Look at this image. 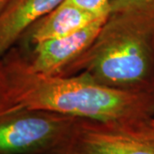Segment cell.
<instances>
[{
  "label": "cell",
  "instance_id": "1",
  "mask_svg": "<svg viewBox=\"0 0 154 154\" xmlns=\"http://www.w3.org/2000/svg\"><path fill=\"white\" fill-rule=\"evenodd\" d=\"M5 56L10 94L17 108L57 112L122 130L136 129L154 117V91L110 88L82 74L42 75L19 51L11 49Z\"/></svg>",
  "mask_w": 154,
  "mask_h": 154
},
{
  "label": "cell",
  "instance_id": "2",
  "mask_svg": "<svg viewBox=\"0 0 154 154\" xmlns=\"http://www.w3.org/2000/svg\"><path fill=\"white\" fill-rule=\"evenodd\" d=\"M78 74L110 88L154 91V29L110 14L94 43L59 75Z\"/></svg>",
  "mask_w": 154,
  "mask_h": 154
},
{
  "label": "cell",
  "instance_id": "3",
  "mask_svg": "<svg viewBox=\"0 0 154 154\" xmlns=\"http://www.w3.org/2000/svg\"><path fill=\"white\" fill-rule=\"evenodd\" d=\"M81 119L17 109L0 116V154H45L70 143Z\"/></svg>",
  "mask_w": 154,
  "mask_h": 154
},
{
  "label": "cell",
  "instance_id": "4",
  "mask_svg": "<svg viewBox=\"0 0 154 154\" xmlns=\"http://www.w3.org/2000/svg\"><path fill=\"white\" fill-rule=\"evenodd\" d=\"M109 16L110 14L99 17L69 35L34 45L32 57L28 59L31 69L42 75H59L94 43Z\"/></svg>",
  "mask_w": 154,
  "mask_h": 154
},
{
  "label": "cell",
  "instance_id": "5",
  "mask_svg": "<svg viewBox=\"0 0 154 154\" xmlns=\"http://www.w3.org/2000/svg\"><path fill=\"white\" fill-rule=\"evenodd\" d=\"M72 146L82 154H154V140L97 122L81 119Z\"/></svg>",
  "mask_w": 154,
  "mask_h": 154
},
{
  "label": "cell",
  "instance_id": "6",
  "mask_svg": "<svg viewBox=\"0 0 154 154\" xmlns=\"http://www.w3.org/2000/svg\"><path fill=\"white\" fill-rule=\"evenodd\" d=\"M64 0H10L0 13V59L29 28Z\"/></svg>",
  "mask_w": 154,
  "mask_h": 154
},
{
  "label": "cell",
  "instance_id": "7",
  "mask_svg": "<svg viewBox=\"0 0 154 154\" xmlns=\"http://www.w3.org/2000/svg\"><path fill=\"white\" fill-rule=\"evenodd\" d=\"M100 17L102 16L95 15L64 0L35 22L23 36L28 43L34 45L45 40L75 33Z\"/></svg>",
  "mask_w": 154,
  "mask_h": 154
},
{
  "label": "cell",
  "instance_id": "8",
  "mask_svg": "<svg viewBox=\"0 0 154 154\" xmlns=\"http://www.w3.org/2000/svg\"><path fill=\"white\" fill-rule=\"evenodd\" d=\"M110 14L129 16L154 29V0H110Z\"/></svg>",
  "mask_w": 154,
  "mask_h": 154
},
{
  "label": "cell",
  "instance_id": "9",
  "mask_svg": "<svg viewBox=\"0 0 154 154\" xmlns=\"http://www.w3.org/2000/svg\"><path fill=\"white\" fill-rule=\"evenodd\" d=\"M20 109L13 104L10 94L9 82L5 64L0 59V116Z\"/></svg>",
  "mask_w": 154,
  "mask_h": 154
},
{
  "label": "cell",
  "instance_id": "10",
  "mask_svg": "<svg viewBox=\"0 0 154 154\" xmlns=\"http://www.w3.org/2000/svg\"><path fill=\"white\" fill-rule=\"evenodd\" d=\"M98 16L110 14V0H65Z\"/></svg>",
  "mask_w": 154,
  "mask_h": 154
},
{
  "label": "cell",
  "instance_id": "11",
  "mask_svg": "<svg viewBox=\"0 0 154 154\" xmlns=\"http://www.w3.org/2000/svg\"><path fill=\"white\" fill-rule=\"evenodd\" d=\"M128 132L134 133V134H138L140 136H142V137L147 138V139L154 140V117L150 119L146 123H145L144 125H142L140 128H139L138 129L132 130V131H128Z\"/></svg>",
  "mask_w": 154,
  "mask_h": 154
},
{
  "label": "cell",
  "instance_id": "12",
  "mask_svg": "<svg viewBox=\"0 0 154 154\" xmlns=\"http://www.w3.org/2000/svg\"><path fill=\"white\" fill-rule=\"evenodd\" d=\"M45 154H82L78 150L75 148L71 144L69 143L67 145H64L63 146H60L58 148L54 149L51 151Z\"/></svg>",
  "mask_w": 154,
  "mask_h": 154
},
{
  "label": "cell",
  "instance_id": "13",
  "mask_svg": "<svg viewBox=\"0 0 154 154\" xmlns=\"http://www.w3.org/2000/svg\"><path fill=\"white\" fill-rule=\"evenodd\" d=\"M10 0H0V13L5 8V6L8 5Z\"/></svg>",
  "mask_w": 154,
  "mask_h": 154
}]
</instances>
